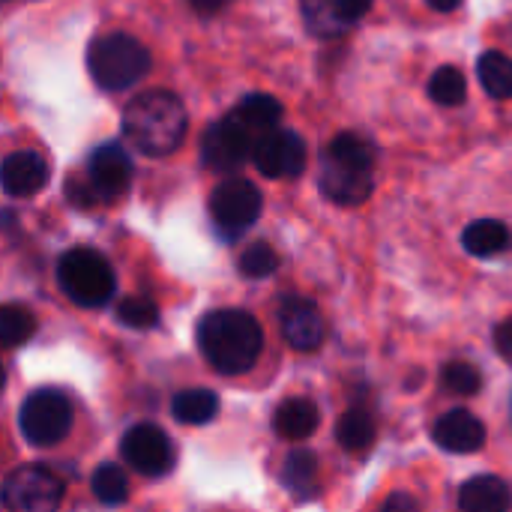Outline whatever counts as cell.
<instances>
[{
    "label": "cell",
    "mask_w": 512,
    "mask_h": 512,
    "mask_svg": "<svg viewBox=\"0 0 512 512\" xmlns=\"http://www.w3.org/2000/svg\"><path fill=\"white\" fill-rule=\"evenodd\" d=\"M36 333V318L24 306H0V348H18Z\"/></svg>",
    "instance_id": "cell-26"
},
{
    "label": "cell",
    "mask_w": 512,
    "mask_h": 512,
    "mask_svg": "<svg viewBox=\"0 0 512 512\" xmlns=\"http://www.w3.org/2000/svg\"><path fill=\"white\" fill-rule=\"evenodd\" d=\"M261 207L264 201H261L258 186L243 177L222 180L210 195V216H213L216 231L225 240H234L243 231H249L261 216Z\"/></svg>",
    "instance_id": "cell-8"
},
{
    "label": "cell",
    "mask_w": 512,
    "mask_h": 512,
    "mask_svg": "<svg viewBox=\"0 0 512 512\" xmlns=\"http://www.w3.org/2000/svg\"><path fill=\"white\" fill-rule=\"evenodd\" d=\"M63 495V480L45 465L15 468L0 486V501L9 512H57Z\"/></svg>",
    "instance_id": "cell-6"
},
{
    "label": "cell",
    "mask_w": 512,
    "mask_h": 512,
    "mask_svg": "<svg viewBox=\"0 0 512 512\" xmlns=\"http://www.w3.org/2000/svg\"><path fill=\"white\" fill-rule=\"evenodd\" d=\"M186 105L168 90H147L126 102L123 135L144 156H168L186 138Z\"/></svg>",
    "instance_id": "cell-2"
},
{
    "label": "cell",
    "mask_w": 512,
    "mask_h": 512,
    "mask_svg": "<svg viewBox=\"0 0 512 512\" xmlns=\"http://www.w3.org/2000/svg\"><path fill=\"white\" fill-rule=\"evenodd\" d=\"M318 408L312 399H288L273 414V429L285 441H306L318 429Z\"/></svg>",
    "instance_id": "cell-19"
},
{
    "label": "cell",
    "mask_w": 512,
    "mask_h": 512,
    "mask_svg": "<svg viewBox=\"0 0 512 512\" xmlns=\"http://www.w3.org/2000/svg\"><path fill=\"white\" fill-rule=\"evenodd\" d=\"M276 267H279V255L270 243H252L240 255V273L249 279H267L276 273Z\"/></svg>",
    "instance_id": "cell-29"
},
{
    "label": "cell",
    "mask_w": 512,
    "mask_h": 512,
    "mask_svg": "<svg viewBox=\"0 0 512 512\" xmlns=\"http://www.w3.org/2000/svg\"><path fill=\"white\" fill-rule=\"evenodd\" d=\"M252 162L270 180L297 177L306 168V141L291 129H270L255 141Z\"/></svg>",
    "instance_id": "cell-10"
},
{
    "label": "cell",
    "mask_w": 512,
    "mask_h": 512,
    "mask_svg": "<svg viewBox=\"0 0 512 512\" xmlns=\"http://www.w3.org/2000/svg\"><path fill=\"white\" fill-rule=\"evenodd\" d=\"M171 411L183 426H204L219 414V396L213 390H183L174 396Z\"/></svg>",
    "instance_id": "cell-21"
},
{
    "label": "cell",
    "mask_w": 512,
    "mask_h": 512,
    "mask_svg": "<svg viewBox=\"0 0 512 512\" xmlns=\"http://www.w3.org/2000/svg\"><path fill=\"white\" fill-rule=\"evenodd\" d=\"M87 183L93 186L99 201H105V204L117 201L132 183V159H129V153L117 141L96 147L93 156H90V165H87Z\"/></svg>",
    "instance_id": "cell-12"
},
{
    "label": "cell",
    "mask_w": 512,
    "mask_h": 512,
    "mask_svg": "<svg viewBox=\"0 0 512 512\" xmlns=\"http://www.w3.org/2000/svg\"><path fill=\"white\" fill-rule=\"evenodd\" d=\"M90 489H93V495H96L99 504H105V507H120V504H126V498H129L126 471H123L120 465H114V462H105V465L96 468V474H93V480H90Z\"/></svg>",
    "instance_id": "cell-25"
},
{
    "label": "cell",
    "mask_w": 512,
    "mask_h": 512,
    "mask_svg": "<svg viewBox=\"0 0 512 512\" xmlns=\"http://www.w3.org/2000/svg\"><path fill=\"white\" fill-rule=\"evenodd\" d=\"M117 318L132 330H150L159 324V306L150 297H123L117 306Z\"/></svg>",
    "instance_id": "cell-28"
},
{
    "label": "cell",
    "mask_w": 512,
    "mask_h": 512,
    "mask_svg": "<svg viewBox=\"0 0 512 512\" xmlns=\"http://www.w3.org/2000/svg\"><path fill=\"white\" fill-rule=\"evenodd\" d=\"M378 512H420V504L408 492H393Z\"/></svg>",
    "instance_id": "cell-32"
},
{
    "label": "cell",
    "mask_w": 512,
    "mask_h": 512,
    "mask_svg": "<svg viewBox=\"0 0 512 512\" xmlns=\"http://www.w3.org/2000/svg\"><path fill=\"white\" fill-rule=\"evenodd\" d=\"M66 195H69V201L78 204V207H93V204L99 201L96 192H93V186L87 183V177H72V180L66 183Z\"/></svg>",
    "instance_id": "cell-31"
},
{
    "label": "cell",
    "mask_w": 512,
    "mask_h": 512,
    "mask_svg": "<svg viewBox=\"0 0 512 512\" xmlns=\"http://www.w3.org/2000/svg\"><path fill=\"white\" fill-rule=\"evenodd\" d=\"M462 512H510L512 492L501 477H474L459 492Z\"/></svg>",
    "instance_id": "cell-17"
},
{
    "label": "cell",
    "mask_w": 512,
    "mask_h": 512,
    "mask_svg": "<svg viewBox=\"0 0 512 512\" xmlns=\"http://www.w3.org/2000/svg\"><path fill=\"white\" fill-rule=\"evenodd\" d=\"M198 345L204 360L219 375H243L249 372L264 348L261 324L243 309H219L207 312L198 324Z\"/></svg>",
    "instance_id": "cell-1"
},
{
    "label": "cell",
    "mask_w": 512,
    "mask_h": 512,
    "mask_svg": "<svg viewBox=\"0 0 512 512\" xmlns=\"http://www.w3.org/2000/svg\"><path fill=\"white\" fill-rule=\"evenodd\" d=\"M300 9L309 33L318 39H336L372 9V0H300Z\"/></svg>",
    "instance_id": "cell-13"
},
{
    "label": "cell",
    "mask_w": 512,
    "mask_h": 512,
    "mask_svg": "<svg viewBox=\"0 0 512 512\" xmlns=\"http://www.w3.org/2000/svg\"><path fill=\"white\" fill-rule=\"evenodd\" d=\"M495 348H498V354L512 363V318H507L504 324H498V330H495Z\"/></svg>",
    "instance_id": "cell-33"
},
{
    "label": "cell",
    "mask_w": 512,
    "mask_h": 512,
    "mask_svg": "<svg viewBox=\"0 0 512 512\" xmlns=\"http://www.w3.org/2000/svg\"><path fill=\"white\" fill-rule=\"evenodd\" d=\"M231 117L258 141L264 132L270 129H279V120H282V102L267 96V93H249L234 111Z\"/></svg>",
    "instance_id": "cell-18"
},
{
    "label": "cell",
    "mask_w": 512,
    "mask_h": 512,
    "mask_svg": "<svg viewBox=\"0 0 512 512\" xmlns=\"http://www.w3.org/2000/svg\"><path fill=\"white\" fill-rule=\"evenodd\" d=\"M507 243H510V231L498 219H477L462 234V246L477 258H492L498 252H504Z\"/></svg>",
    "instance_id": "cell-20"
},
{
    "label": "cell",
    "mask_w": 512,
    "mask_h": 512,
    "mask_svg": "<svg viewBox=\"0 0 512 512\" xmlns=\"http://www.w3.org/2000/svg\"><path fill=\"white\" fill-rule=\"evenodd\" d=\"M3 387H6V369L0 366V393H3Z\"/></svg>",
    "instance_id": "cell-36"
},
{
    "label": "cell",
    "mask_w": 512,
    "mask_h": 512,
    "mask_svg": "<svg viewBox=\"0 0 512 512\" xmlns=\"http://www.w3.org/2000/svg\"><path fill=\"white\" fill-rule=\"evenodd\" d=\"M120 456L144 477H162L174 468V447L168 435L153 423L132 426L120 441Z\"/></svg>",
    "instance_id": "cell-11"
},
{
    "label": "cell",
    "mask_w": 512,
    "mask_h": 512,
    "mask_svg": "<svg viewBox=\"0 0 512 512\" xmlns=\"http://www.w3.org/2000/svg\"><path fill=\"white\" fill-rule=\"evenodd\" d=\"M435 444L447 453H477L486 444V426L471 411H450L435 423Z\"/></svg>",
    "instance_id": "cell-16"
},
{
    "label": "cell",
    "mask_w": 512,
    "mask_h": 512,
    "mask_svg": "<svg viewBox=\"0 0 512 512\" xmlns=\"http://www.w3.org/2000/svg\"><path fill=\"white\" fill-rule=\"evenodd\" d=\"M282 483L294 495H309L315 489V483H318V459H315V453H309V450L288 453V459L282 465Z\"/></svg>",
    "instance_id": "cell-24"
},
{
    "label": "cell",
    "mask_w": 512,
    "mask_h": 512,
    "mask_svg": "<svg viewBox=\"0 0 512 512\" xmlns=\"http://www.w3.org/2000/svg\"><path fill=\"white\" fill-rule=\"evenodd\" d=\"M375 189V147L357 132H339L321 156V192L345 207L363 204Z\"/></svg>",
    "instance_id": "cell-3"
},
{
    "label": "cell",
    "mask_w": 512,
    "mask_h": 512,
    "mask_svg": "<svg viewBox=\"0 0 512 512\" xmlns=\"http://www.w3.org/2000/svg\"><path fill=\"white\" fill-rule=\"evenodd\" d=\"M57 282H60V291L81 309H99L117 291L111 264L96 249H84V246L60 258Z\"/></svg>",
    "instance_id": "cell-5"
},
{
    "label": "cell",
    "mask_w": 512,
    "mask_h": 512,
    "mask_svg": "<svg viewBox=\"0 0 512 512\" xmlns=\"http://www.w3.org/2000/svg\"><path fill=\"white\" fill-rule=\"evenodd\" d=\"M432 9H438V12H453V9H459L462 6V0H426Z\"/></svg>",
    "instance_id": "cell-35"
},
{
    "label": "cell",
    "mask_w": 512,
    "mask_h": 512,
    "mask_svg": "<svg viewBox=\"0 0 512 512\" xmlns=\"http://www.w3.org/2000/svg\"><path fill=\"white\" fill-rule=\"evenodd\" d=\"M228 0H189V6L198 12V15H216Z\"/></svg>",
    "instance_id": "cell-34"
},
{
    "label": "cell",
    "mask_w": 512,
    "mask_h": 512,
    "mask_svg": "<svg viewBox=\"0 0 512 512\" xmlns=\"http://www.w3.org/2000/svg\"><path fill=\"white\" fill-rule=\"evenodd\" d=\"M441 384L456 396H477L483 387V375L471 363H450L441 375Z\"/></svg>",
    "instance_id": "cell-30"
},
{
    "label": "cell",
    "mask_w": 512,
    "mask_h": 512,
    "mask_svg": "<svg viewBox=\"0 0 512 512\" xmlns=\"http://www.w3.org/2000/svg\"><path fill=\"white\" fill-rule=\"evenodd\" d=\"M45 183H48V165L33 150L9 153L0 162V186L12 198H30L36 192H42Z\"/></svg>",
    "instance_id": "cell-15"
},
{
    "label": "cell",
    "mask_w": 512,
    "mask_h": 512,
    "mask_svg": "<svg viewBox=\"0 0 512 512\" xmlns=\"http://www.w3.org/2000/svg\"><path fill=\"white\" fill-rule=\"evenodd\" d=\"M429 96L444 105V108H453V105H462L465 96H468V81L462 75V69L456 66H441L435 69L432 81H429Z\"/></svg>",
    "instance_id": "cell-27"
},
{
    "label": "cell",
    "mask_w": 512,
    "mask_h": 512,
    "mask_svg": "<svg viewBox=\"0 0 512 512\" xmlns=\"http://www.w3.org/2000/svg\"><path fill=\"white\" fill-rule=\"evenodd\" d=\"M336 438L339 444L348 450V453H366L375 438H378V429H375V420L366 414V411H345L339 417V426H336Z\"/></svg>",
    "instance_id": "cell-23"
},
{
    "label": "cell",
    "mask_w": 512,
    "mask_h": 512,
    "mask_svg": "<svg viewBox=\"0 0 512 512\" xmlns=\"http://www.w3.org/2000/svg\"><path fill=\"white\" fill-rule=\"evenodd\" d=\"M252 147H255V138L228 114L219 123L207 126V132L201 138V159L207 168H213L219 174H231L246 159H252Z\"/></svg>",
    "instance_id": "cell-9"
},
{
    "label": "cell",
    "mask_w": 512,
    "mask_h": 512,
    "mask_svg": "<svg viewBox=\"0 0 512 512\" xmlns=\"http://www.w3.org/2000/svg\"><path fill=\"white\" fill-rule=\"evenodd\" d=\"M282 336L294 351H318L327 336V324L318 306L306 297H285L279 309Z\"/></svg>",
    "instance_id": "cell-14"
},
{
    "label": "cell",
    "mask_w": 512,
    "mask_h": 512,
    "mask_svg": "<svg viewBox=\"0 0 512 512\" xmlns=\"http://www.w3.org/2000/svg\"><path fill=\"white\" fill-rule=\"evenodd\" d=\"M18 429L33 447H54L72 429V402L60 390H36L21 405Z\"/></svg>",
    "instance_id": "cell-7"
},
{
    "label": "cell",
    "mask_w": 512,
    "mask_h": 512,
    "mask_svg": "<svg viewBox=\"0 0 512 512\" xmlns=\"http://www.w3.org/2000/svg\"><path fill=\"white\" fill-rule=\"evenodd\" d=\"M480 84L495 99H512V57L504 51H486L477 63Z\"/></svg>",
    "instance_id": "cell-22"
},
{
    "label": "cell",
    "mask_w": 512,
    "mask_h": 512,
    "mask_svg": "<svg viewBox=\"0 0 512 512\" xmlns=\"http://www.w3.org/2000/svg\"><path fill=\"white\" fill-rule=\"evenodd\" d=\"M87 69L102 90L117 93L138 84L150 72V54L129 33H105L90 42Z\"/></svg>",
    "instance_id": "cell-4"
}]
</instances>
